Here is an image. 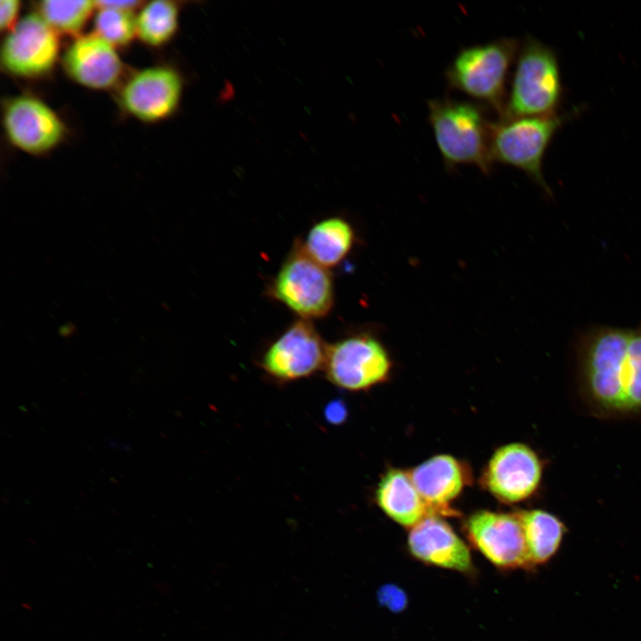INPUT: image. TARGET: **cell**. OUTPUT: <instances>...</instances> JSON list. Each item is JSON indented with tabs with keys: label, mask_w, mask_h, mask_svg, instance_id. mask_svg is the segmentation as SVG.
<instances>
[{
	"label": "cell",
	"mask_w": 641,
	"mask_h": 641,
	"mask_svg": "<svg viewBox=\"0 0 641 641\" xmlns=\"http://www.w3.org/2000/svg\"><path fill=\"white\" fill-rule=\"evenodd\" d=\"M578 377L593 415L641 414V327H600L587 332L578 347Z\"/></svg>",
	"instance_id": "1"
},
{
	"label": "cell",
	"mask_w": 641,
	"mask_h": 641,
	"mask_svg": "<svg viewBox=\"0 0 641 641\" xmlns=\"http://www.w3.org/2000/svg\"><path fill=\"white\" fill-rule=\"evenodd\" d=\"M427 107L428 120L446 167L470 165L489 174L493 165L490 153L491 122L486 119L483 108L451 98L430 100Z\"/></svg>",
	"instance_id": "2"
},
{
	"label": "cell",
	"mask_w": 641,
	"mask_h": 641,
	"mask_svg": "<svg viewBox=\"0 0 641 641\" xmlns=\"http://www.w3.org/2000/svg\"><path fill=\"white\" fill-rule=\"evenodd\" d=\"M564 85L554 49L527 37L520 44L515 68L500 117H543L559 113Z\"/></svg>",
	"instance_id": "3"
},
{
	"label": "cell",
	"mask_w": 641,
	"mask_h": 641,
	"mask_svg": "<svg viewBox=\"0 0 641 641\" xmlns=\"http://www.w3.org/2000/svg\"><path fill=\"white\" fill-rule=\"evenodd\" d=\"M519 46L517 39L501 37L463 48L445 70L448 86L492 107L501 116L507 75Z\"/></svg>",
	"instance_id": "4"
},
{
	"label": "cell",
	"mask_w": 641,
	"mask_h": 641,
	"mask_svg": "<svg viewBox=\"0 0 641 641\" xmlns=\"http://www.w3.org/2000/svg\"><path fill=\"white\" fill-rule=\"evenodd\" d=\"M571 116L567 112L543 117H500L491 126L492 162L520 169L551 196L543 174V161L555 135Z\"/></svg>",
	"instance_id": "5"
},
{
	"label": "cell",
	"mask_w": 641,
	"mask_h": 641,
	"mask_svg": "<svg viewBox=\"0 0 641 641\" xmlns=\"http://www.w3.org/2000/svg\"><path fill=\"white\" fill-rule=\"evenodd\" d=\"M265 294L309 320L327 316L335 301L330 272L308 256L301 239L294 241Z\"/></svg>",
	"instance_id": "6"
},
{
	"label": "cell",
	"mask_w": 641,
	"mask_h": 641,
	"mask_svg": "<svg viewBox=\"0 0 641 641\" xmlns=\"http://www.w3.org/2000/svg\"><path fill=\"white\" fill-rule=\"evenodd\" d=\"M391 370L388 351L369 332L349 334L328 345L323 371L329 382L343 390H369L385 382Z\"/></svg>",
	"instance_id": "7"
},
{
	"label": "cell",
	"mask_w": 641,
	"mask_h": 641,
	"mask_svg": "<svg viewBox=\"0 0 641 641\" xmlns=\"http://www.w3.org/2000/svg\"><path fill=\"white\" fill-rule=\"evenodd\" d=\"M327 349L312 322L298 318L265 348L258 365L272 380L287 384L323 370Z\"/></svg>",
	"instance_id": "8"
},
{
	"label": "cell",
	"mask_w": 641,
	"mask_h": 641,
	"mask_svg": "<svg viewBox=\"0 0 641 641\" xmlns=\"http://www.w3.org/2000/svg\"><path fill=\"white\" fill-rule=\"evenodd\" d=\"M469 543L500 570H530L522 523L516 512L476 511L464 522Z\"/></svg>",
	"instance_id": "9"
},
{
	"label": "cell",
	"mask_w": 641,
	"mask_h": 641,
	"mask_svg": "<svg viewBox=\"0 0 641 641\" xmlns=\"http://www.w3.org/2000/svg\"><path fill=\"white\" fill-rule=\"evenodd\" d=\"M542 462L528 445L514 442L498 449L482 476L483 484L497 499L516 503L530 498L539 488Z\"/></svg>",
	"instance_id": "10"
},
{
	"label": "cell",
	"mask_w": 641,
	"mask_h": 641,
	"mask_svg": "<svg viewBox=\"0 0 641 641\" xmlns=\"http://www.w3.org/2000/svg\"><path fill=\"white\" fill-rule=\"evenodd\" d=\"M59 52L55 30L41 15L24 16L8 34L1 51L3 66L20 77H37L54 65Z\"/></svg>",
	"instance_id": "11"
},
{
	"label": "cell",
	"mask_w": 641,
	"mask_h": 641,
	"mask_svg": "<svg viewBox=\"0 0 641 641\" xmlns=\"http://www.w3.org/2000/svg\"><path fill=\"white\" fill-rule=\"evenodd\" d=\"M4 126L11 142L32 154L53 148L62 138L64 126L44 102L29 96L10 101L4 113Z\"/></svg>",
	"instance_id": "12"
},
{
	"label": "cell",
	"mask_w": 641,
	"mask_h": 641,
	"mask_svg": "<svg viewBox=\"0 0 641 641\" xmlns=\"http://www.w3.org/2000/svg\"><path fill=\"white\" fill-rule=\"evenodd\" d=\"M442 516L429 515L410 528L407 545L418 561L464 574L474 572L467 544Z\"/></svg>",
	"instance_id": "13"
},
{
	"label": "cell",
	"mask_w": 641,
	"mask_h": 641,
	"mask_svg": "<svg viewBox=\"0 0 641 641\" xmlns=\"http://www.w3.org/2000/svg\"><path fill=\"white\" fill-rule=\"evenodd\" d=\"M182 93L179 75L166 68H150L136 73L123 87L124 108L143 121H157L172 114Z\"/></svg>",
	"instance_id": "14"
},
{
	"label": "cell",
	"mask_w": 641,
	"mask_h": 641,
	"mask_svg": "<svg viewBox=\"0 0 641 641\" xmlns=\"http://www.w3.org/2000/svg\"><path fill=\"white\" fill-rule=\"evenodd\" d=\"M410 473L418 491L435 515L456 516L450 503L469 483L466 467L450 455H436Z\"/></svg>",
	"instance_id": "15"
},
{
	"label": "cell",
	"mask_w": 641,
	"mask_h": 641,
	"mask_svg": "<svg viewBox=\"0 0 641 641\" xmlns=\"http://www.w3.org/2000/svg\"><path fill=\"white\" fill-rule=\"evenodd\" d=\"M63 65L74 80L95 89L112 85L122 66L112 45L99 36L77 38L66 51Z\"/></svg>",
	"instance_id": "16"
},
{
	"label": "cell",
	"mask_w": 641,
	"mask_h": 641,
	"mask_svg": "<svg viewBox=\"0 0 641 641\" xmlns=\"http://www.w3.org/2000/svg\"><path fill=\"white\" fill-rule=\"evenodd\" d=\"M380 509L402 526L412 528L435 515L415 487L409 472L391 468L381 477L375 491Z\"/></svg>",
	"instance_id": "17"
},
{
	"label": "cell",
	"mask_w": 641,
	"mask_h": 641,
	"mask_svg": "<svg viewBox=\"0 0 641 641\" xmlns=\"http://www.w3.org/2000/svg\"><path fill=\"white\" fill-rule=\"evenodd\" d=\"M355 242L351 223L338 216L315 223L302 241L308 256L327 269L338 265L350 253Z\"/></svg>",
	"instance_id": "18"
},
{
	"label": "cell",
	"mask_w": 641,
	"mask_h": 641,
	"mask_svg": "<svg viewBox=\"0 0 641 641\" xmlns=\"http://www.w3.org/2000/svg\"><path fill=\"white\" fill-rule=\"evenodd\" d=\"M531 569L547 563L558 551L566 527L555 515L542 510H519Z\"/></svg>",
	"instance_id": "19"
},
{
	"label": "cell",
	"mask_w": 641,
	"mask_h": 641,
	"mask_svg": "<svg viewBox=\"0 0 641 641\" xmlns=\"http://www.w3.org/2000/svg\"><path fill=\"white\" fill-rule=\"evenodd\" d=\"M178 25V7L170 1H153L145 5L136 18L137 34L150 45L167 42Z\"/></svg>",
	"instance_id": "20"
},
{
	"label": "cell",
	"mask_w": 641,
	"mask_h": 641,
	"mask_svg": "<svg viewBox=\"0 0 641 641\" xmlns=\"http://www.w3.org/2000/svg\"><path fill=\"white\" fill-rule=\"evenodd\" d=\"M94 7V1L47 0L40 3L39 11L54 30L75 34L84 27Z\"/></svg>",
	"instance_id": "21"
},
{
	"label": "cell",
	"mask_w": 641,
	"mask_h": 641,
	"mask_svg": "<svg viewBox=\"0 0 641 641\" xmlns=\"http://www.w3.org/2000/svg\"><path fill=\"white\" fill-rule=\"evenodd\" d=\"M94 20L97 36L110 45H123L137 32L136 18L132 10L111 7L99 8Z\"/></svg>",
	"instance_id": "22"
},
{
	"label": "cell",
	"mask_w": 641,
	"mask_h": 641,
	"mask_svg": "<svg viewBox=\"0 0 641 641\" xmlns=\"http://www.w3.org/2000/svg\"><path fill=\"white\" fill-rule=\"evenodd\" d=\"M377 597L381 604L392 612H401L407 604L406 593L398 586L385 584L377 592Z\"/></svg>",
	"instance_id": "23"
},
{
	"label": "cell",
	"mask_w": 641,
	"mask_h": 641,
	"mask_svg": "<svg viewBox=\"0 0 641 641\" xmlns=\"http://www.w3.org/2000/svg\"><path fill=\"white\" fill-rule=\"evenodd\" d=\"M19 9L20 2L18 0L0 1V27L3 30L13 23Z\"/></svg>",
	"instance_id": "24"
},
{
	"label": "cell",
	"mask_w": 641,
	"mask_h": 641,
	"mask_svg": "<svg viewBox=\"0 0 641 641\" xmlns=\"http://www.w3.org/2000/svg\"><path fill=\"white\" fill-rule=\"evenodd\" d=\"M94 3L97 8L111 7L127 10H132L141 4L139 1H94Z\"/></svg>",
	"instance_id": "25"
}]
</instances>
